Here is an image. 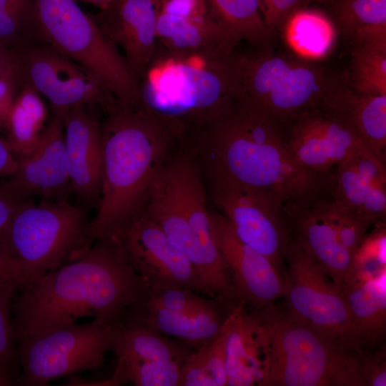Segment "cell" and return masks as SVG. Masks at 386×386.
<instances>
[{
  "mask_svg": "<svg viewBox=\"0 0 386 386\" xmlns=\"http://www.w3.org/2000/svg\"><path fill=\"white\" fill-rule=\"evenodd\" d=\"M215 206L244 244L280 271L290 240L284 204L273 196L238 184L209 185Z\"/></svg>",
  "mask_w": 386,
  "mask_h": 386,
  "instance_id": "obj_13",
  "label": "cell"
},
{
  "mask_svg": "<svg viewBox=\"0 0 386 386\" xmlns=\"http://www.w3.org/2000/svg\"><path fill=\"white\" fill-rule=\"evenodd\" d=\"M212 234L233 285L234 297L258 310L283 295L280 271L264 255L242 242L227 219L210 211Z\"/></svg>",
  "mask_w": 386,
  "mask_h": 386,
  "instance_id": "obj_16",
  "label": "cell"
},
{
  "mask_svg": "<svg viewBox=\"0 0 386 386\" xmlns=\"http://www.w3.org/2000/svg\"><path fill=\"white\" fill-rule=\"evenodd\" d=\"M341 290L350 309L353 347L372 348L386 331V271L367 279L344 281Z\"/></svg>",
  "mask_w": 386,
  "mask_h": 386,
  "instance_id": "obj_23",
  "label": "cell"
},
{
  "mask_svg": "<svg viewBox=\"0 0 386 386\" xmlns=\"http://www.w3.org/2000/svg\"><path fill=\"white\" fill-rule=\"evenodd\" d=\"M327 207L330 220L342 244L353 256L370 225L337 204L330 193L327 197Z\"/></svg>",
  "mask_w": 386,
  "mask_h": 386,
  "instance_id": "obj_38",
  "label": "cell"
},
{
  "mask_svg": "<svg viewBox=\"0 0 386 386\" xmlns=\"http://www.w3.org/2000/svg\"><path fill=\"white\" fill-rule=\"evenodd\" d=\"M329 193L305 203H287L283 210L295 239L315 259L334 284L341 289L352 254L342 244L327 207Z\"/></svg>",
  "mask_w": 386,
  "mask_h": 386,
  "instance_id": "obj_21",
  "label": "cell"
},
{
  "mask_svg": "<svg viewBox=\"0 0 386 386\" xmlns=\"http://www.w3.org/2000/svg\"><path fill=\"white\" fill-rule=\"evenodd\" d=\"M330 194L337 204L370 226L385 218L386 187L368 183L348 158L332 174Z\"/></svg>",
  "mask_w": 386,
  "mask_h": 386,
  "instance_id": "obj_25",
  "label": "cell"
},
{
  "mask_svg": "<svg viewBox=\"0 0 386 386\" xmlns=\"http://www.w3.org/2000/svg\"><path fill=\"white\" fill-rule=\"evenodd\" d=\"M282 24L287 44L302 59H322L331 51L335 43L337 27L320 11L297 8Z\"/></svg>",
  "mask_w": 386,
  "mask_h": 386,
  "instance_id": "obj_29",
  "label": "cell"
},
{
  "mask_svg": "<svg viewBox=\"0 0 386 386\" xmlns=\"http://www.w3.org/2000/svg\"><path fill=\"white\" fill-rule=\"evenodd\" d=\"M19 89L16 74L0 76V131H4L6 118Z\"/></svg>",
  "mask_w": 386,
  "mask_h": 386,
  "instance_id": "obj_42",
  "label": "cell"
},
{
  "mask_svg": "<svg viewBox=\"0 0 386 386\" xmlns=\"http://www.w3.org/2000/svg\"><path fill=\"white\" fill-rule=\"evenodd\" d=\"M111 1H112V3H113V2H115V1H117L118 0H111Z\"/></svg>",
  "mask_w": 386,
  "mask_h": 386,
  "instance_id": "obj_48",
  "label": "cell"
},
{
  "mask_svg": "<svg viewBox=\"0 0 386 386\" xmlns=\"http://www.w3.org/2000/svg\"><path fill=\"white\" fill-rule=\"evenodd\" d=\"M157 33L162 49L174 55L196 52L224 41L238 44L212 14L182 17L158 10Z\"/></svg>",
  "mask_w": 386,
  "mask_h": 386,
  "instance_id": "obj_24",
  "label": "cell"
},
{
  "mask_svg": "<svg viewBox=\"0 0 386 386\" xmlns=\"http://www.w3.org/2000/svg\"><path fill=\"white\" fill-rule=\"evenodd\" d=\"M287 141L300 165L321 174L330 173L334 166L367 147L349 126L322 106L301 114L292 123Z\"/></svg>",
  "mask_w": 386,
  "mask_h": 386,
  "instance_id": "obj_17",
  "label": "cell"
},
{
  "mask_svg": "<svg viewBox=\"0 0 386 386\" xmlns=\"http://www.w3.org/2000/svg\"><path fill=\"white\" fill-rule=\"evenodd\" d=\"M85 207L68 199L31 200L19 207L2 232L21 272V288L84 253L94 243Z\"/></svg>",
  "mask_w": 386,
  "mask_h": 386,
  "instance_id": "obj_9",
  "label": "cell"
},
{
  "mask_svg": "<svg viewBox=\"0 0 386 386\" xmlns=\"http://www.w3.org/2000/svg\"><path fill=\"white\" fill-rule=\"evenodd\" d=\"M144 315L139 322L198 350L220 334L224 320L217 308L197 313L177 312L143 304Z\"/></svg>",
  "mask_w": 386,
  "mask_h": 386,
  "instance_id": "obj_27",
  "label": "cell"
},
{
  "mask_svg": "<svg viewBox=\"0 0 386 386\" xmlns=\"http://www.w3.org/2000/svg\"><path fill=\"white\" fill-rule=\"evenodd\" d=\"M16 157L5 138L0 137V177L8 178L16 170Z\"/></svg>",
  "mask_w": 386,
  "mask_h": 386,
  "instance_id": "obj_44",
  "label": "cell"
},
{
  "mask_svg": "<svg viewBox=\"0 0 386 386\" xmlns=\"http://www.w3.org/2000/svg\"><path fill=\"white\" fill-rule=\"evenodd\" d=\"M258 49L238 52L234 98L282 127L321 106L338 81L306 59Z\"/></svg>",
  "mask_w": 386,
  "mask_h": 386,
  "instance_id": "obj_7",
  "label": "cell"
},
{
  "mask_svg": "<svg viewBox=\"0 0 386 386\" xmlns=\"http://www.w3.org/2000/svg\"><path fill=\"white\" fill-rule=\"evenodd\" d=\"M227 334V386L264 385L269 364V341L259 314L242 304L233 307L223 322Z\"/></svg>",
  "mask_w": 386,
  "mask_h": 386,
  "instance_id": "obj_20",
  "label": "cell"
},
{
  "mask_svg": "<svg viewBox=\"0 0 386 386\" xmlns=\"http://www.w3.org/2000/svg\"><path fill=\"white\" fill-rule=\"evenodd\" d=\"M227 334L223 328L210 344L193 354L183 363L179 386H225Z\"/></svg>",
  "mask_w": 386,
  "mask_h": 386,
  "instance_id": "obj_32",
  "label": "cell"
},
{
  "mask_svg": "<svg viewBox=\"0 0 386 386\" xmlns=\"http://www.w3.org/2000/svg\"><path fill=\"white\" fill-rule=\"evenodd\" d=\"M13 383L11 375L0 370V386L11 385Z\"/></svg>",
  "mask_w": 386,
  "mask_h": 386,
  "instance_id": "obj_46",
  "label": "cell"
},
{
  "mask_svg": "<svg viewBox=\"0 0 386 386\" xmlns=\"http://www.w3.org/2000/svg\"><path fill=\"white\" fill-rule=\"evenodd\" d=\"M14 287H0V370L10 375L14 362L19 360L18 346L10 317Z\"/></svg>",
  "mask_w": 386,
  "mask_h": 386,
  "instance_id": "obj_37",
  "label": "cell"
},
{
  "mask_svg": "<svg viewBox=\"0 0 386 386\" xmlns=\"http://www.w3.org/2000/svg\"><path fill=\"white\" fill-rule=\"evenodd\" d=\"M185 133L181 124L142 108L107 114L101 196L88 227L92 242L119 233L142 213L154 179Z\"/></svg>",
  "mask_w": 386,
  "mask_h": 386,
  "instance_id": "obj_3",
  "label": "cell"
},
{
  "mask_svg": "<svg viewBox=\"0 0 386 386\" xmlns=\"http://www.w3.org/2000/svg\"><path fill=\"white\" fill-rule=\"evenodd\" d=\"M66 110L53 108L36 147L16 157V170L4 182L14 194L54 201L68 199L71 194L64 131Z\"/></svg>",
  "mask_w": 386,
  "mask_h": 386,
  "instance_id": "obj_15",
  "label": "cell"
},
{
  "mask_svg": "<svg viewBox=\"0 0 386 386\" xmlns=\"http://www.w3.org/2000/svg\"><path fill=\"white\" fill-rule=\"evenodd\" d=\"M204 179L184 137L175 145L154 179L142 213L185 255L204 282L225 270L214 240Z\"/></svg>",
  "mask_w": 386,
  "mask_h": 386,
  "instance_id": "obj_5",
  "label": "cell"
},
{
  "mask_svg": "<svg viewBox=\"0 0 386 386\" xmlns=\"http://www.w3.org/2000/svg\"><path fill=\"white\" fill-rule=\"evenodd\" d=\"M114 235L147 290L177 285L208 296L189 260L143 213Z\"/></svg>",
  "mask_w": 386,
  "mask_h": 386,
  "instance_id": "obj_14",
  "label": "cell"
},
{
  "mask_svg": "<svg viewBox=\"0 0 386 386\" xmlns=\"http://www.w3.org/2000/svg\"><path fill=\"white\" fill-rule=\"evenodd\" d=\"M333 22L344 34L386 29V0H335L330 4Z\"/></svg>",
  "mask_w": 386,
  "mask_h": 386,
  "instance_id": "obj_33",
  "label": "cell"
},
{
  "mask_svg": "<svg viewBox=\"0 0 386 386\" xmlns=\"http://www.w3.org/2000/svg\"><path fill=\"white\" fill-rule=\"evenodd\" d=\"M321 106L342 120L385 163L386 94L357 92L345 77H339Z\"/></svg>",
  "mask_w": 386,
  "mask_h": 386,
  "instance_id": "obj_22",
  "label": "cell"
},
{
  "mask_svg": "<svg viewBox=\"0 0 386 386\" xmlns=\"http://www.w3.org/2000/svg\"><path fill=\"white\" fill-rule=\"evenodd\" d=\"M2 230L0 231V287H14L19 290L22 285L21 272L7 250Z\"/></svg>",
  "mask_w": 386,
  "mask_h": 386,
  "instance_id": "obj_41",
  "label": "cell"
},
{
  "mask_svg": "<svg viewBox=\"0 0 386 386\" xmlns=\"http://www.w3.org/2000/svg\"><path fill=\"white\" fill-rule=\"evenodd\" d=\"M31 0L0 10V41L9 48L26 41H37Z\"/></svg>",
  "mask_w": 386,
  "mask_h": 386,
  "instance_id": "obj_36",
  "label": "cell"
},
{
  "mask_svg": "<svg viewBox=\"0 0 386 386\" xmlns=\"http://www.w3.org/2000/svg\"><path fill=\"white\" fill-rule=\"evenodd\" d=\"M221 26L237 43L266 46L273 32L266 24L258 0H207Z\"/></svg>",
  "mask_w": 386,
  "mask_h": 386,
  "instance_id": "obj_31",
  "label": "cell"
},
{
  "mask_svg": "<svg viewBox=\"0 0 386 386\" xmlns=\"http://www.w3.org/2000/svg\"><path fill=\"white\" fill-rule=\"evenodd\" d=\"M91 16L139 81L158 48V0H118Z\"/></svg>",
  "mask_w": 386,
  "mask_h": 386,
  "instance_id": "obj_18",
  "label": "cell"
},
{
  "mask_svg": "<svg viewBox=\"0 0 386 386\" xmlns=\"http://www.w3.org/2000/svg\"><path fill=\"white\" fill-rule=\"evenodd\" d=\"M185 137L208 185H241L264 192L284 204L311 202L330 190L332 173L300 165L283 127L234 97L191 127Z\"/></svg>",
  "mask_w": 386,
  "mask_h": 386,
  "instance_id": "obj_1",
  "label": "cell"
},
{
  "mask_svg": "<svg viewBox=\"0 0 386 386\" xmlns=\"http://www.w3.org/2000/svg\"><path fill=\"white\" fill-rule=\"evenodd\" d=\"M112 350L118 361L147 363L159 360L184 361L189 354L179 345L141 322L117 324Z\"/></svg>",
  "mask_w": 386,
  "mask_h": 386,
  "instance_id": "obj_28",
  "label": "cell"
},
{
  "mask_svg": "<svg viewBox=\"0 0 386 386\" xmlns=\"http://www.w3.org/2000/svg\"><path fill=\"white\" fill-rule=\"evenodd\" d=\"M284 257L287 269L283 295L288 310L342 346L356 350L352 343L351 313L341 289L295 239L290 238Z\"/></svg>",
  "mask_w": 386,
  "mask_h": 386,
  "instance_id": "obj_12",
  "label": "cell"
},
{
  "mask_svg": "<svg viewBox=\"0 0 386 386\" xmlns=\"http://www.w3.org/2000/svg\"><path fill=\"white\" fill-rule=\"evenodd\" d=\"M76 1H84L88 4H91L96 7H98L100 10H104L108 9L111 4V0H76Z\"/></svg>",
  "mask_w": 386,
  "mask_h": 386,
  "instance_id": "obj_45",
  "label": "cell"
},
{
  "mask_svg": "<svg viewBox=\"0 0 386 386\" xmlns=\"http://www.w3.org/2000/svg\"><path fill=\"white\" fill-rule=\"evenodd\" d=\"M259 312L269 334L263 386H362V352L346 348L290 311Z\"/></svg>",
  "mask_w": 386,
  "mask_h": 386,
  "instance_id": "obj_6",
  "label": "cell"
},
{
  "mask_svg": "<svg viewBox=\"0 0 386 386\" xmlns=\"http://www.w3.org/2000/svg\"><path fill=\"white\" fill-rule=\"evenodd\" d=\"M117 322L94 319L38 333L17 344L20 383L46 385L51 380L97 370L112 350Z\"/></svg>",
  "mask_w": 386,
  "mask_h": 386,
  "instance_id": "obj_10",
  "label": "cell"
},
{
  "mask_svg": "<svg viewBox=\"0 0 386 386\" xmlns=\"http://www.w3.org/2000/svg\"><path fill=\"white\" fill-rule=\"evenodd\" d=\"M335 0H300L299 8L306 7L312 3L331 4Z\"/></svg>",
  "mask_w": 386,
  "mask_h": 386,
  "instance_id": "obj_47",
  "label": "cell"
},
{
  "mask_svg": "<svg viewBox=\"0 0 386 386\" xmlns=\"http://www.w3.org/2000/svg\"><path fill=\"white\" fill-rule=\"evenodd\" d=\"M237 44L222 42L196 52L156 54L139 81L142 108L187 131L234 97Z\"/></svg>",
  "mask_w": 386,
  "mask_h": 386,
  "instance_id": "obj_4",
  "label": "cell"
},
{
  "mask_svg": "<svg viewBox=\"0 0 386 386\" xmlns=\"http://www.w3.org/2000/svg\"><path fill=\"white\" fill-rule=\"evenodd\" d=\"M361 377L364 385H386V355L385 351L361 355Z\"/></svg>",
  "mask_w": 386,
  "mask_h": 386,
  "instance_id": "obj_39",
  "label": "cell"
},
{
  "mask_svg": "<svg viewBox=\"0 0 386 386\" xmlns=\"http://www.w3.org/2000/svg\"><path fill=\"white\" fill-rule=\"evenodd\" d=\"M386 271V231L377 226L354 253L343 281L367 279Z\"/></svg>",
  "mask_w": 386,
  "mask_h": 386,
  "instance_id": "obj_34",
  "label": "cell"
},
{
  "mask_svg": "<svg viewBox=\"0 0 386 386\" xmlns=\"http://www.w3.org/2000/svg\"><path fill=\"white\" fill-rule=\"evenodd\" d=\"M347 84L355 91L386 94V29L354 34Z\"/></svg>",
  "mask_w": 386,
  "mask_h": 386,
  "instance_id": "obj_26",
  "label": "cell"
},
{
  "mask_svg": "<svg viewBox=\"0 0 386 386\" xmlns=\"http://www.w3.org/2000/svg\"><path fill=\"white\" fill-rule=\"evenodd\" d=\"M300 2V0H258L263 19L272 32L299 8Z\"/></svg>",
  "mask_w": 386,
  "mask_h": 386,
  "instance_id": "obj_40",
  "label": "cell"
},
{
  "mask_svg": "<svg viewBox=\"0 0 386 386\" xmlns=\"http://www.w3.org/2000/svg\"><path fill=\"white\" fill-rule=\"evenodd\" d=\"M33 200L31 197L18 196L10 191L4 182L0 184V231L22 205Z\"/></svg>",
  "mask_w": 386,
  "mask_h": 386,
  "instance_id": "obj_43",
  "label": "cell"
},
{
  "mask_svg": "<svg viewBox=\"0 0 386 386\" xmlns=\"http://www.w3.org/2000/svg\"><path fill=\"white\" fill-rule=\"evenodd\" d=\"M13 302L16 343L86 317L119 322L142 305L147 286L116 235L96 239L80 257L19 289Z\"/></svg>",
  "mask_w": 386,
  "mask_h": 386,
  "instance_id": "obj_2",
  "label": "cell"
},
{
  "mask_svg": "<svg viewBox=\"0 0 386 386\" xmlns=\"http://www.w3.org/2000/svg\"><path fill=\"white\" fill-rule=\"evenodd\" d=\"M35 89L21 85L9 112L4 131L16 157L30 153L37 145L47 119V109Z\"/></svg>",
  "mask_w": 386,
  "mask_h": 386,
  "instance_id": "obj_30",
  "label": "cell"
},
{
  "mask_svg": "<svg viewBox=\"0 0 386 386\" xmlns=\"http://www.w3.org/2000/svg\"><path fill=\"white\" fill-rule=\"evenodd\" d=\"M64 131L71 194L84 207L99 204L103 168L102 124L85 105H76L65 112Z\"/></svg>",
  "mask_w": 386,
  "mask_h": 386,
  "instance_id": "obj_19",
  "label": "cell"
},
{
  "mask_svg": "<svg viewBox=\"0 0 386 386\" xmlns=\"http://www.w3.org/2000/svg\"><path fill=\"white\" fill-rule=\"evenodd\" d=\"M39 41L46 44L91 73L119 107L135 109L139 81L119 49L76 0H31Z\"/></svg>",
  "mask_w": 386,
  "mask_h": 386,
  "instance_id": "obj_8",
  "label": "cell"
},
{
  "mask_svg": "<svg viewBox=\"0 0 386 386\" xmlns=\"http://www.w3.org/2000/svg\"><path fill=\"white\" fill-rule=\"evenodd\" d=\"M142 304L185 313H197L217 308L213 301L200 297L191 289L177 285L147 289Z\"/></svg>",
  "mask_w": 386,
  "mask_h": 386,
  "instance_id": "obj_35",
  "label": "cell"
},
{
  "mask_svg": "<svg viewBox=\"0 0 386 386\" xmlns=\"http://www.w3.org/2000/svg\"><path fill=\"white\" fill-rule=\"evenodd\" d=\"M19 86L46 97L53 108L76 105L100 107L106 114L117 108L112 94L88 70L41 41L9 48Z\"/></svg>",
  "mask_w": 386,
  "mask_h": 386,
  "instance_id": "obj_11",
  "label": "cell"
}]
</instances>
